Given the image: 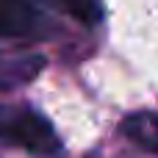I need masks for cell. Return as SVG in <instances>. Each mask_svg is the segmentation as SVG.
<instances>
[{"instance_id": "277c9868", "label": "cell", "mask_w": 158, "mask_h": 158, "mask_svg": "<svg viewBox=\"0 0 158 158\" xmlns=\"http://www.w3.org/2000/svg\"><path fill=\"white\" fill-rule=\"evenodd\" d=\"M122 133L133 144H139V147H144V150L158 156V114H150V111L128 114L122 119Z\"/></svg>"}, {"instance_id": "3957f363", "label": "cell", "mask_w": 158, "mask_h": 158, "mask_svg": "<svg viewBox=\"0 0 158 158\" xmlns=\"http://www.w3.org/2000/svg\"><path fill=\"white\" fill-rule=\"evenodd\" d=\"M42 64H44L42 56H0V92L33 81Z\"/></svg>"}, {"instance_id": "7a4b0ae2", "label": "cell", "mask_w": 158, "mask_h": 158, "mask_svg": "<svg viewBox=\"0 0 158 158\" xmlns=\"http://www.w3.org/2000/svg\"><path fill=\"white\" fill-rule=\"evenodd\" d=\"M39 11L31 0H0V39H25L39 31Z\"/></svg>"}, {"instance_id": "6da1fadb", "label": "cell", "mask_w": 158, "mask_h": 158, "mask_svg": "<svg viewBox=\"0 0 158 158\" xmlns=\"http://www.w3.org/2000/svg\"><path fill=\"white\" fill-rule=\"evenodd\" d=\"M0 142L22 147L33 156H53L61 150L56 128L28 106H0Z\"/></svg>"}]
</instances>
